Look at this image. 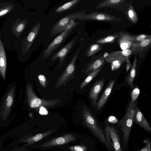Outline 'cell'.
<instances>
[{
    "label": "cell",
    "instance_id": "cell-36",
    "mask_svg": "<svg viewBox=\"0 0 151 151\" xmlns=\"http://www.w3.org/2000/svg\"><path fill=\"white\" fill-rule=\"evenodd\" d=\"M12 6H9L0 9V17L8 13L12 9Z\"/></svg>",
    "mask_w": 151,
    "mask_h": 151
},
{
    "label": "cell",
    "instance_id": "cell-23",
    "mask_svg": "<svg viewBox=\"0 0 151 151\" xmlns=\"http://www.w3.org/2000/svg\"><path fill=\"white\" fill-rule=\"evenodd\" d=\"M81 1V0H73L68 2L58 8L55 10V12L59 13L70 10L75 7Z\"/></svg>",
    "mask_w": 151,
    "mask_h": 151
},
{
    "label": "cell",
    "instance_id": "cell-7",
    "mask_svg": "<svg viewBox=\"0 0 151 151\" xmlns=\"http://www.w3.org/2000/svg\"><path fill=\"white\" fill-rule=\"evenodd\" d=\"M80 50L81 46L78 48L69 64L58 78L55 86V90L57 89L66 82L73 74L75 70V62Z\"/></svg>",
    "mask_w": 151,
    "mask_h": 151
},
{
    "label": "cell",
    "instance_id": "cell-11",
    "mask_svg": "<svg viewBox=\"0 0 151 151\" xmlns=\"http://www.w3.org/2000/svg\"><path fill=\"white\" fill-rule=\"evenodd\" d=\"M76 139L72 134H66L63 136L53 139L41 145V147H51L66 144L75 141Z\"/></svg>",
    "mask_w": 151,
    "mask_h": 151
},
{
    "label": "cell",
    "instance_id": "cell-14",
    "mask_svg": "<svg viewBox=\"0 0 151 151\" xmlns=\"http://www.w3.org/2000/svg\"><path fill=\"white\" fill-rule=\"evenodd\" d=\"M105 63L104 54L94 56L86 65L85 73L87 74L102 67Z\"/></svg>",
    "mask_w": 151,
    "mask_h": 151
},
{
    "label": "cell",
    "instance_id": "cell-29",
    "mask_svg": "<svg viewBox=\"0 0 151 151\" xmlns=\"http://www.w3.org/2000/svg\"><path fill=\"white\" fill-rule=\"evenodd\" d=\"M13 101V96L12 93H9L6 98L5 103V110L6 111L9 109L12 106Z\"/></svg>",
    "mask_w": 151,
    "mask_h": 151
},
{
    "label": "cell",
    "instance_id": "cell-20",
    "mask_svg": "<svg viewBox=\"0 0 151 151\" xmlns=\"http://www.w3.org/2000/svg\"><path fill=\"white\" fill-rule=\"evenodd\" d=\"M111 138L112 140V146L114 151H122L118 130L113 127H111Z\"/></svg>",
    "mask_w": 151,
    "mask_h": 151
},
{
    "label": "cell",
    "instance_id": "cell-39",
    "mask_svg": "<svg viewBox=\"0 0 151 151\" xmlns=\"http://www.w3.org/2000/svg\"><path fill=\"white\" fill-rule=\"evenodd\" d=\"M2 135L0 133V138L1 137V136H2Z\"/></svg>",
    "mask_w": 151,
    "mask_h": 151
},
{
    "label": "cell",
    "instance_id": "cell-18",
    "mask_svg": "<svg viewBox=\"0 0 151 151\" xmlns=\"http://www.w3.org/2000/svg\"><path fill=\"white\" fill-rule=\"evenodd\" d=\"M114 80L111 81L106 88L100 99L96 104L98 110L101 109L106 102L112 91L114 83Z\"/></svg>",
    "mask_w": 151,
    "mask_h": 151
},
{
    "label": "cell",
    "instance_id": "cell-13",
    "mask_svg": "<svg viewBox=\"0 0 151 151\" xmlns=\"http://www.w3.org/2000/svg\"><path fill=\"white\" fill-rule=\"evenodd\" d=\"M41 23L38 22L30 31L25 38L23 44V52L26 53L29 50L39 32L41 27Z\"/></svg>",
    "mask_w": 151,
    "mask_h": 151
},
{
    "label": "cell",
    "instance_id": "cell-31",
    "mask_svg": "<svg viewBox=\"0 0 151 151\" xmlns=\"http://www.w3.org/2000/svg\"><path fill=\"white\" fill-rule=\"evenodd\" d=\"M27 23V20H24L16 26L15 31L17 33H21L26 26Z\"/></svg>",
    "mask_w": 151,
    "mask_h": 151
},
{
    "label": "cell",
    "instance_id": "cell-33",
    "mask_svg": "<svg viewBox=\"0 0 151 151\" xmlns=\"http://www.w3.org/2000/svg\"><path fill=\"white\" fill-rule=\"evenodd\" d=\"M143 142L145 144L144 147L138 151H151V143L148 139L145 140Z\"/></svg>",
    "mask_w": 151,
    "mask_h": 151
},
{
    "label": "cell",
    "instance_id": "cell-2",
    "mask_svg": "<svg viewBox=\"0 0 151 151\" xmlns=\"http://www.w3.org/2000/svg\"><path fill=\"white\" fill-rule=\"evenodd\" d=\"M80 23L72 20L70 24L48 45L44 52L42 58L45 59L50 55L68 38L74 29Z\"/></svg>",
    "mask_w": 151,
    "mask_h": 151
},
{
    "label": "cell",
    "instance_id": "cell-24",
    "mask_svg": "<svg viewBox=\"0 0 151 151\" xmlns=\"http://www.w3.org/2000/svg\"><path fill=\"white\" fill-rule=\"evenodd\" d=\"M120 37L118 33H115L98 39L96 40L95 42L100 44L112 43H114L115 40Z\"/></svg>",
    "mask_w": 151,
    "mask_h": 151
},
{
    "label": "cell",
    "instance_id": "cell-34",
    "mask_svg": "<svg viewBox=\"0 0 151 151\" xmlns=\"http://www.w3.org/2000/svg\"><path fill=\"white\" fill-rule=\"evenodd\" d=\"M6 151H29V149L28 147L19 145L14 147Z\"/></svg>",
    "mask_w": 151,
    "mask_h": 151
},
{
    "label": "cell",
    "instance_id": "cell-6",
    "mask_svg": "<svg viewBox=\"0 0 151 151\" xmlns=\"http://www.w3.org/2000/svg\"><path fill=\"white\" fill-rule=\"evenodd\" d=\"M80 21L89 20L99 22H121L123 19L107 13L97 12H92L86 14L85 11L78 19Z\"/></svg>",
    "mask_w": 151,
    "mask_h": 151
},
{
    "label": "cell",
    "instance_id": "cell-38",
    "mask_svg": "<svg viewBox=\"0 0 151 151\" xmlns=\"http://www.w3.org/2000/svg\"><path fill=\"white\" fill-rule=\"evenodd\" d=\"M40 109V113L42 114H46L48 113L46 109L43 107L42 106Z\"/></svg>",
    "mask_w": 151,
    "mask_h": 151
},
{
    "label": "cell",
    "instance_id": "cell-19",
    "mask_svg": "<svg viewBox=\"0 0 151 151\" xmlns=\"http://www.w3.org/2000/svg\"><path fill=\"white\" fill-rule=\"evenodd\" d=\"M104 84L103 80H101L96 82L91 88L89 93V97L92 100L93 105H96L99 95Z\"/></svg>",
    "mask_w": 151,
    "mask_h": 151
},
{
    "label": "cell",
    "instance_id": "cell-3",
    "mask_svg": "<svg viewBox=\"0 0 151 151\" xmlns=\"http://www.w3.org/2000/svg\"><path fill=\"white\" fill-rule=\"evenodd\" d=\"M132 55L130 50L127 49L104 54L105 60L111 64L112 71L118 69L126 61L127 57Z\"/></svg>",
    "mask_w": 151,
    "mask_h": 151
},
{
    "label": "cell",
    "instance_id": "cell-9",
    "mask_svg": "<svg viewBox=\"0 0 151 151\" xmlns=\"http://www.w3.org/2000/svg\"><path fill=\"white\" fill-rule=\"evenodd\" d=\"M151 46V38L141 42L132 43L130 48L131 54L138 56L139 59L143 58Z\"/></svg>",
    "mask_w": 151,
    "mask_h": 151
},
{
    "label": "cell",
    "instance_id": "cell-37",
    "mask_svg": "<svg viewBox=\"0 0 151 151\" xmlns=\"http://www.w3.org/2000/svg\"><path fill=\"white\" fill-rule=\"evenodd\" d=\"M125 61L126 63V69L127 72H128L129 70L131 68L132 64L128 57L127 58Z\"/></svg>",
    "mask_w": 151,
    "mask_h": 151
},
{
    "label": "cell",
    "instance_id": "cell-12",
    "mask_svg": "<svg viewBox=\"0 0 151 151\" xmlns=\"http://www.w3.org/2000/svg\"><path fill=\"white\" fill-rule=\"evenodd\" d=\"M127 0H103L99 2L96 8L100 9L104 7H110L117 9L119 12L123 11L125 7Z\"/></svg>",
    "mask_w": 151,
    "mask_h": 151
},
{
    "label": "cell",
    "instance_id": "cell-15",
    "mask_svg": "<svg viewBox=\"0 0 151 151\" xmlns=\"http://www.w3.org/2000/svg\"><path fill=\"white\" fill-rule=\"evenodd\" d=\"M120 36L118 43L122 50L129 49L133 43V35L128 32L121 31L118 32Z\"/></svg>",
    "mask_w": 151,
    "mask_h": 151
},
{
    "label": "cell",
    "instance_id": "cell-21",
    "mask_svg": "<svg viewBox=\"0 0 151 151\" xmlns=\"http://www.w3.org/2000/svg\"><path fill=\"white\" fill-rule=\"evenodd\" d=\"M6 66V61L4 48L0 39V73L4 79L5 78Z\"/></svg>",
    "mask_w": 151,
    "mask_h": 151
},
{
    "label": "cell",
    "instance_id": "cell-26",
    "mask_svg": "<svg viewBox=\"0 0 151 151\" xmlns=\"http://www.w3.org/2000/svg\"><path fill=\"white\" fill-rule=\"evenodd\" d=\"M101 67L96 70L91 72L88 74L83 82L80 85L79 88L82 89L87 85L97 75L102 69Z\"/></svg>",
    "mask_w": 151,
    "mask_h": 151
},
{
    "label": "cell",
    "instance_id": "cell-10",
    "mask_svg": "<svg viewBox=\"0 0 151 151\" xmlns=\"http://www.w3.org/2000/svg\"><path fill=\"white\" fill-rule=\"evenodd\" d=\"M77 39V37L76 36L72 39L52 57L51 60L54 61L58 58L60 61L59 66L61 67L63 64L65 58L73 46Z\"/></svg>",
    "mask_w": 151,
    "mask_h": 151
},
{
    "label": "cell",
    "instance_id": "cell-5",
    "mask_svg": "<svg viewBox=\"0 0 151 151\" xmlns=\"http://www.w3.org/2000/svg\"><path fill=\"white\" fill-rule=\"evenodd\" d=\"M85 11H81L70 14L60 19L52 26L51 30L50 36L54 37L63 31L72 20L78 19Z\"/></svg>",
    "mask_w": 151,
    "mask_h": 151
},
{
    "label": "cell",
    "instance_id": "cell-16",
    "mask_svg": "<svg viewBox=\"0 0 151 151\" xmlns=\"http://www.w3.org/2000/svg\"><path fill=\"white\" fill-rule=\"evenodd\" d=\"M133 122L139 125L148 131H151V128L140 109L137 107L133 118Z\"/></svg>",
    "mask_w": 151,
    "mask_h": 151
},
{
    "label": "cell",
    "instance_id": "cell-1",
    "mask_svg": "<svg viewBox=\"0 0 151 151\" xmlns=\"http://www.w3.org/2000/svg\"><path fill=\"white\" fill-rule=\"evenodd\" d=\"M82 116L85 124L88 128L108 149L113 151V148L107 142L102 129L85 105L83 106L82 111Z\"/></svg>",
    "mask_w": 151,
    "mask_h": 151
},
{
    "label": "cell",
    "instance_id": "cell-35",
    "mask_svg": "<svg viewBox=\"0 0 151 151\" xmlns=\"http://www.w3.org/2000/svg\"><path fill=\"white\" fill-rule=\"evenodd\" d=\"M38 79L41 85L44 88L47 86V81L45 76L42 74L39 75L38 77Z\"/></svg>",
    "mask_w": 151,
    "mask_h": 151
},
{
    "label": "cell",
    "instance_id": "cell-28",
    "mask_svg": "<svg viewBox=\"0 0 151 151\" xmlns=\"http://www.w3.org/2000/svg\"><path fill=\"white\" fill-rule=\"evenodd\" d=\"M150 38H151V35H150L142 34L137 35H133V43L140 42Z\"/></svg>",
    "mask_w": 151,
    "mask_h": 151
},
{
    "label": "cell",
    "instance_id": "cell-22",
    "mask_svg": "<svg viewBox=\"0 0 151 151\" xmlns=\"http://www.w3.org/2000/svg\"><path fill=\"white\" fill-rule=\"evenodd\" d=\"M137 56L134 55V61L129 73L126 78V83L133 89L134 87V82L136 75V70L137 63Z\"/></svg>",
    "mask_w": 151,
    "mask_h": 151
},
{
    "label": "cell",
    "instance_id": "cell-25",
    "mask_svg": "<svg viewBox=\"0 0 151 151\" xmlns=\"http://www.w3.org/2000/svg\"><path fill=\"white\" fill-rule=\"evenodd\" d=\"M103 45L98 43L91 45L86 49L85 52V55L87 57H89L102 49Z\"/></svg>",
    "mask_w": 151,
    "mask_h": 151
},
{
    "label": "cell",
    "instance_id": "cell-4",
    "mask_svg": "<svg viewBox=\"0 0 151 151\" xmlns=\"http://www.w3.org/2000/svg\"><path fill=\"white\" fill-rule=\"evenodd\" d=\"M26 93L28 102L32 108H37L40 106L52 107L57 104L60 101L59 99L46 100L40 99L34 92L33 86L31 84L27 85Z\"/></svg>",
    "mask_w": 151,
    "mask_h": 151
},
{
    "label": "cell",
    "instance_id": "cell-27",
    "mask_svg": "<svg viewBox=\"0 0 151 151\" xmlns=\"http://www.w3.org/2000/svg\"><path fill=\"white\" fill-rule=\"evenodd\" d=\"M137 107L136 101L132 100L127 108L125 114L133 118Z\"/></svg>",
    "mask_w": 151,
    "mask_h": 151
},
{
    "label": "cell",
    "instance_id": "cell-17",
    "mask_svg": "<svg viewBox=\"0 0 151 151\" xmlns=\"http://www.w3.org/2000/svg\"><path fill=\"white\" fill-rule=\"evenodd\" d=\"M132 1L131 0L127 3V5L123 10L122 13L127 17L129 22L133 24H136L138 22V18L132 4Z\"/></svg>",
    "mask_w": 151,
    "mask_h": 151
},
{
    "label": "cell",
    "instance_id": "cell-30",
    "mask_svg": "<svg viewBox=\"0 0 151 151\" xmlns=\"http://www.w3.org/2000/svg\"><path fill=\"white\" fill-rule=\"evenodd\" d=\"M111 127L109 126L105 127L104 130V135L105 138L109 145L112 147V144L111 138Z\"/></svg>",
    "mask_w": 151,
    "mask_h": 151
},
{
    "label": "cell",
    "instance_id": "cell-32",
    "mask_svg": "<svg viewBox=\"0 0 151 151\" xmlns=\"http://www.w3.org/2000/svg\"><path fill=\"white\" fill-rule=\"evenodd\" d=\"M71 151H86L87 150L86 146L81 145H77L72 146L69 148Z\"/></svg>",
    "mask_w": 151,
    "mask_h": 151
},
{
    "label": "cell",
    "instance_id": "cell-8",
    "mask_svg": "<svg viewBox=\"0 0 151 151\" xmlns=\"http://www.w3.org/2000/svg\"><path fill=\"white\" fill-rule=\"evenodd\" d=\"M133 122V118L125 114L118 122V125L121 128L123 133V144L124 147L128 144Z\"/></svg>",
    "mask_w": 151,
    "mask_h": 151
}]
</instances>
